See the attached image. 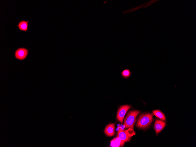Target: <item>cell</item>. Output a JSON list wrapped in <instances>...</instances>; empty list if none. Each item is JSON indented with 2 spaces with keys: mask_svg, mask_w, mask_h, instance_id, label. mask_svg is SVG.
Segmentation results:
<instances>
[{
  "mask_svg": "<svg viewBox=\"0 0 196 147\" xmlns=\"http://www.w3.org/2000/svg\"><path fill=\"white\" fill-rule=\"evenodd\" d=\"M140 111L133 110L130 111L126 115L124 123L125 128L134 129V124L136 121V117Z\"/></svg>",
  "mask_w": 196,
  "mask_h": 147,
  "instance_id": "6da1fadb",
  "label": "cell"
},
{
  "mask_svg": "<svg viewBox=\"0 0 196 147\" xmlns=\"http://www.w3.org/2000/svg\"><path fill=\"white\" fill-rule=\"evenodd\" d=\"M153 120L152 115L149 113L141 115L138 120L136 126L140 128L144 129L148 127Z\"/></svg>",
  "mask_w": 196,
  "mask_h": 147,
  "instance_id": "7a4b0ae2",
  "label": "cell"
},
{
  "mask_svg": "<svg viewBox=\"0 0 196 147\" xmlns=\"http://www.w3.org/2000/svg\"><path fill=\"white\" fill-rule=\"evenodd\" d=\"M131 107V105L126 104L121 106L119 109L117 114V118L121 123H122L125 114Z\"/></svg>",
  "mask_w": 196,
  "mask_h": 147,
  "instance_id": "3957f363",
  "label": "cell"
},
{
  "mask_svg": "<svg viewBox=\"0 0 196 147\" xmlns=\"http://www.w3.org/2000/svg\"><path fill=\"white\" fill-rule=\"evenodd\" d=\"M117 137L121 141V146H123L124 143L130 140V136H129L127 134L126 130L123 129L120 127L117 132Z\"/></svg>",
  "mask_w": 196,
  "mask_h": 147,
  "instance_id": "277c9868",
  "label": "cell"
},
{
  "mask_svg": "<svg viewBox=\"0 0 196 147\" xmlns=\"http://www.w3.org/2000/svg\"><path fill=\"white\" fill-rule=\"evenodd\" d=\"M28 53V50L24 48H21L16 50L15 53L16 58L20 60L25 59Z\"/></svg>",
  "mask_w": 196,
  "mask_h": 147,
  "instance_id": "5b68a950",
  "label": "cell"
},
{
  "mask_svg": "<svg viewBox=\"0 0 196 147\" xmlns=\"http://www.w3.org/2000/svg\"><path fill=\"white\" fill-rule=\"evenodd\" d=\"M104 132L108 136H112L115 135V124H111L108 125L104 129Z\"/></svg>",
  "mask_w": 196,
  "mask_h": 147,
  "instance_id": "8992f818",
  "label": "cell"
},
{
  "mask_svg": "<svg viewBox=\"0 0 196 147\" xmlns=\"http://www.w3.org/2000/svg\"><path fill=\"white\" fill-rule=\"evenodd\" d=\"M165 123L162 120L157 119L154 124V128L156 134L160 132L164 127Z\"/></svg>",
  "mask_w": 196,
  "mask_h": 147,
  "instance_id": "52a82bcc",
  "label": "cell"
},
{
  "mask_svg": "<svg viewBox=\"0 0 196 147\" xmlns=\"http://www.w3.org/2000/svg\"><path fill=\"white\" fill-rule=\"evenodd\" d=\"M28 21H25L22 20L18 22L17 26L19 30L25 31L28 29Z\"/></svg>",
  "mask_w": 196,
  "mask_h": 147,
  "instance_id": "ba28073f",
  "label": "cell"
},
{
  "mask_svg": "<svg viewBox=\"0 0 196 147\" xmlns=\"http://www.w3.org/2000/svg\"><path fill=\"white\" fill-rule=\"evenodd\" d=\"M154 114L157 117L163 121H165L166 118L163 113L159 110H155L153 111Z\"/></svg>",
  "mask_w": 196,
  "mask_h": 147,
  "instance_id": "9c48e42d",
  "label": "cell"
},
{
  "mask_svg": "<svg viewBox=\"0 0 196 147\" xmlns=\"http://www.w3.org/2000/svg\"><path fill=\"white\" fill-rule=\"evenodd\" d=\"M132 73L131 71L129 69H126L123 70L121 74L122 77L125 79L129 77Z\"/></svg>",
  "mask_w": 196,
  "mask_h": 147,
  "instance_id": "30bf717a",
  "label": "cell"
}]
</instances>
